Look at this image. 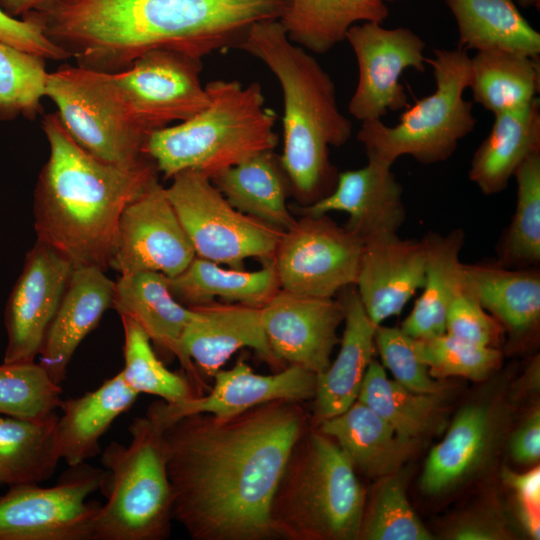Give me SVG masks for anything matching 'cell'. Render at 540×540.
<instances>
[{"label": "cell", "mask_w": 540, "mask_h": 540, "mask_svg": "<svg viewBox=\"0 0 540 540\" xmlns=\"http://www.w3.org/2000/svg\"><path fill=\"white\" fill-rule=\"evenodd\" d=\"M310 417L276 400L230 417L184 416L163 431L173 519L194 540H267L273 494Z\"/></svg>", "instance_id": "1"}, {"label": "cell", "mask_w": 540, "mask_h": 540, "mask_svg": "<svg viewBox=\"0 0 540 540\" xmlns=\"http://www.w3.org/2000/svg\"><path fill=\"white\" fill-rule=\"evenodd\" d=\"M288 0H49L25 16L76 64L117 73L153 49L196 58L238 48Z\"/></svg>", "instance_id": "2"}, {"label": "cell", "mask_w": 540, "mask_h": 540, "mask_svg": "<svg viewBox=\"0 0 540 540\" xmlns=\"http://www.w3.org/2000/svg\"><path fill=\"white\" fill-rule=\"evenodd\" d=\"M49 156L34 190V229L74 268H110L126 206L158 181L152 159L121 167L102 161L70 135L57 112L44 116Z\"/></svg>", "instance_id": "3"}, {"label": "cell", "mask_w": 540, "mask_h": 540, "mask_svg": "<svg viewBox=\"0 0 540 540\" xmlns=\"http://www.w3.org/2000/svg\"><path fill=\"white\" fill-rule=\"evenodd\" d=\"M238 49L263 62L283 95V149L280 164L299 200L311 204L335 187L338 172L330 147L352 135L351 121L340 111L335 84L316 58L293 43L278 20L253 25Z\"/></svg>", "instance_id": "4"}, {"label": "cell", "mask_w": 540, "mask_h": 540, "mask_svg": "<svg viewBox=\"0 0 540 540\" xmlns=\"http://www.w3.org/2000/svg\"><path fill=\"white\" fill-rule=\"evenodd\" d=\"M208 104L191 118L153 131L144 153L171 179L191 170L214 174L278 143L276 113L265 105L258 82L213 80L205 85Z\"/></svg>", "instance_id": "5"}, {"label": "cell", "mask_w": 540, "mask_h": 540, "mask_svg": "<svg viewBox=\"0 0 540 540\" xmlns=\"http://www.w3.org/2000/svg\"><path fill=\"white\" fill-rule=\"evenodd\" d=\"M365 502L366 491L350 460L309 423L281 474L269 522L275 538L356 540Z\"/></svg>", "instance_id": "6"}, {"label": "cell", "mask_w": 540, "mask_h": 540, "mask_svg": "<svg viewBox=\"0 0 540 540\" xmlns=\"http://www.w3.org/2000/svg\"><path fill=\"white\" fill-rule=\"evenodd\" d=\"M164 428L147 412L129 426L130 442H111L101 461L105 478L91 540H163L171 531L173 494Z\"/></svg>", "instance_id": "7"}, {"label": "cell", "mask_w": 540, "mask_h": 540, "mask_svg": "<svg viewBox=\"0 0 540 540\" xmlns=\"http://www.w3.org/2000/svg\"><path fill=\"white\" fill-rule=\"evenodd\" d=\"M427 64L435 79L433 93L405 108L394 126L381 119L361 122L357 139L368 160L392 167L399 157L408 155L423 165L440 163L474 130L472 102L464 98L471 69L467 50L435 49Z\"/></svg>", "instance_id": "8"}, {"label": "cell", "mask_w": 540, "mask_h": 540, "mask_svg": "<svg viewBox=\"0 0 540 540\" xmlns=\"http://www.w3.org/2000/svg\"><path fill=\"white\" fill-rule=\"evenodd\" d=\"M45 97L73 139L96 158L121 167L151 159L144 145L151 133L127 105L113 74L63 64L48 72Z\"/></svg>", "instance_id": "9"}, {"label": "cell", "mask_w": 540, "mask_h": 540, "mask_svg": "<svg viewBox=\"0 0 540 540\" xmlns=\"http://www.w3.org/2000/svg\"><path fill=\"white\" fill-rule=\"evenodd\" d=\"M171 180L165 192L196 256L235 269L249 258L273 261L283 231L234 208L205 174L186 170Z\"/></svg>", "instance_id": "10"}, {"label": "cell", "mask_w": 540, "mask_h": 540, "mask_svg": "<svg viewBox=\"0 0 540 540\" xmlns=\"http://www.w3.org/2000/svg\"><path fill=\"white\" fill-rule=\"evenodd\" d=\"M104 478L105 470L83 463L50 487H9L0 496V540H91L101 504L87 498Z\"/></svg>", "instance_id": "11"}, {"label": "cell", "mask_w": 540, "mask_h": 540, "mask_svg": "<svg viewBox=\"0 0 540 540\" xmlns=\"http://www.w3.org/2000/svg\"><path fill=\"white\" fill-rule=\"evenodd\" d=\"M364 242L327 215H303L283 231L273 263L280 289L334 298L355 285Z\"/></svg>", "instance_id": "12"}, {"label": "cell", "mask_w": 540, "mask_h": 540, "mask_svg": "<svg viewBox=\"0 0 540 540\" xmlns=\"http://www.w3.org/2000/svg\"><path fill=\"white\" fill-rule=\"evenodd\" d=\"M345 40L358 66V81L348 103L361 122L382 119L389 111L409 106L400 79L407 69L425 72L428 57L423 39L407 27L385 28L367 21L353 25Z\"/></svg>", "instance_id": "13"}, {"label": "cell", "mask_w": 540, "mask_h": 540, "mask_svg": "<svg viewBox=\"0 0 540 540\" xmlns=\"http://www.w3.org/2000/svg\"><path fill=\"white\" fill-rule=\"evenodd\" d=\"M200 58L153 49L112 73L127 105L149 133L185 121L208 104Z\"/></svg>", "instance_id": "14"}, {"label": "cell", "mask_w": 540, "mask_h": 540, "mask_svg": "<svg viewBox=\"0 0 540 540\" xmlns=\"http://www.w3.org/2000/svg\"><path fill=\"white\" fill-rule=\"evenodd\" d=\"M195 256L165 188L156 181L124 209L110 268L120 275L152 271L173 277Z\"/></svg>", "instance_id": "15"}, {"label": "cell", "mask_w": 540, "mask_h": 540, "mask_svg": "<svg viewBox=\"0 0 540 540\" xmlns=\"http://www.w3.org/2000/svg\"><path fill=\"white\" fill-rule=\"evenodd\" d=\"M73 265L36 240L26 253L4 310L7 345L3 362H32L73 272Z\"/></svg>", "instance_id": "16"}, {"label": "cell", "mask_w": 540, "mask_h": 540, "mask_svg": "<svg viewBox=\"0 0 540 540\" xmlns=\"http://www.w3.org/2000/svg\"><path fill=\"white\" fill-rule=\"evenodd\" d=\"M261 319L269 347L282 368L296 365L318 375L331 363L344 310L339 299L279 289L261 307Z\"/></svg>", "instance_id": "17"}, {"label": "cell", "mask_w": 540, "mask_h": 540, "mask_svg": "<svg viewBox=\"0 0 540 540\" xmlns=\"http://www.w3.org/2000/svg\"><path fill=\"white\" fill-rule=\"evenodd\" d=\"M213 378L214 386L208 393L171 404L155 401L147 413L165 429L195 413L230 417L276 400L302 403L314 398L316 388V374L296 365H288L272 375H261L239 361L231 369L218 370Z\"/></svg>", "instance_id": "18"}, {"label": "cell", "mask_w": 540, "mask_h": 540, "mask_svg": "<svg viewBox=\"0 0 540 540\" xmlns=\"http://www.w3.org/2000/svg\"><path fill=\"white\" fill-rule=\"evenodd\" d=\"M428 248L427 235L415 240L392 234L364 242L354 286L365 312L376 326L400 314L421 290Z\"/></svg>", "instance_id": "19"}, {"label": "cell", "mask_w": 540, "mask_h": 540, "mask_svg": "<svg viewBox=\"0 0 540 540\" xmlns=\"http://www.w3.org/2000/svg\"><path fill=\"white\" fill-rule=\"evenodd\" d=\"M332 211L345 212L344 227L363 242L397 234L406 218L402 185L392 167L368 160L362 168L339 172L328 195L301 208L308 216Z\"/></svg>", "instance_id": "20"}, {"label": "cell", "mask_w": 540, "mask_h": 540, "mask_svg": "<svg viewBox=\"0 0 540 540\" xmlns=\"http://www.w3.org/2000/svg\"><path fill=\"white\" fill-rule=\"evenodd\" d=\"M190 309L192 316L183 331L181 346L200 375L213 377L244 347L254 349L274 369H283L269 347L261 307L216 300Z\"/></svg>", "instance_id": "21"}, {"label": "cell", "mask_w": 540, "mask_h": 540, "mask_svg": "<svg viewBox=\"0 0 540 540\" xmlns=\"http://www.w3.org/2000/svg\"><path fill=\"white\" fill-rule=\"evenodd\" d=\"M115 282L98 267L74 268L45 333L39 364L60 384L81 342L112 307Z\"/></svg>", "instance_id": "22"}, {"label": "cell", "mask_w": 540, "mask_h": 540, "mask_svg": "<svg viewBox=\"0 0 540 540\" xmlns=\"http://www.w3.org/2000/svg\"><path fill=\"white\" fill-rule=\"evenodd\" d=\"M112 308L135 321L163 352L175 356L199 395L207 388L183 352L181 338L192 310L170 292L166 276L145 271L120 275L115 282Z\"/></svg>", "instance_id": "23"}, {"label": "cell", "mask_w": 540, "mask_h": 540, "mask_svg": "<svg viewBox=\"0 0 540 540\" xmlns=\"http://www.w3.org/2000/svg\"><path fill=\"white\" fill-rule=\"evenodd\" d=\"M344 331L333 362L316 375L313 414L310 425L347 410L358 398L368 365L374 359L376 325L370 320L354 285L341 290Z\"/></svg>", "instance_id": "24"}, {"label": "cell", "mask_w": 540, "mask_h": 540, "mask_svg": "<svg viewBox=\"0 0 540 540\" xmlns=\"http://www.w3.org/2000/svg\"><path fill=\"white\" fill-rule=\"evenodd\" d=\"M463 288L508 331L522 341L540 321V270L512 269L497 262L462 263Z\"/></svg>", "instance_id": "25"}, {"label": "cell", "mask_w": 540, "mask_h": 540, "mask_svg": "<svg viewBox=\"0 0 540 540\" xmlns=\"http://www.w3.org/2000/svg\"><path fill=\"white\" fill-rule=\"evenodd\" d=\"M138 395L119 371L93 391L62 399V414L56 424L60 458L74 467L99 454L100 438L114 420L130 409Z\"/></svg>", "instance_id": "26"}, {"label": "cell", "mask_w": 540, "mask_h": 540, "mask_svg": "<svg viewBox=\"0 0 540 540\" xmlns=\"http://www.w3.org/2000/svg\"><path fill=\"white\" fill-rule=\"evenodd\" d=\"M487 137L474 152L468 177L487 196L505 190L518 167L540 151V103L495 114Z\"/></svg>", "instance_id": "27"}, {"label": "cell", "mask_w": 540, "mask_h": 540, "mask_svg": "<svg viewBox=\"0 0 540 540\" xmlns=\"http://www.w3.org/2000/svg\"><path fill=\"white\" fill-rule=\"evenodd\" d=\"M210 179L240 212L281 231L295 223L286 203L290 184L273 151L256 154L217 172Z\"/></svg>", "instance_id": "28"}, {"label": "cell", "mask_w": 540, "mask_h": 540, "mask_svg": "<svg viewBox=\"0 0 540 540\" xmlns=\"http://www.w3.org/2000/svg\"><path fill=\"white\" fill-rule=\"evenodd\" d=\"M166 280L173 297L188 308L217 299L262 307L280 289L273 261L244 271L195 256L182 272Z\"/></svg>", "instance_id": "29"}, {"label": "cell", "mask_w": 540, "mask_h": 540, "mask_svg": "<svg viewBox=\"0 0 540 540\" xmlns=\"http://www.w3.org/2000/svg\"><path fill=\"white\" fill-rule=\"evenodd\" d=\"M316 427L338 444L356 472L368 476H385L394 472L406 459L412 446L400 439L386 421L358 400L344 412L322 421Z\"/></svg>", "instance_id": "30"}, {"label": "cell", "mask_w": 540, "mask_h": 540, "mask_svg": "<svg viewBox=\"0 0 540 540\" xmlns=\"http://www.w3.org/2000/svg\"><path fill=\"white\" fill-rule=\"evenodd\" d=\"M492 436L493 419L487 407L473 404L462 408L426 459L422 490L437 495L464 480L486 456Z\"/></svg>", "instance_id": "31"}, {"label": "cell", "mask_w": 540, "mask_h": 540, "mask_svg": "<svg viewBox=\"0 0 540 540\" xmlns=\"http://www.w3.org/2000/svg\"><path fill=\"white\" fill-rule=\"evenodd\" d=\"M429 248L421 295L400 328L414 339L445 333L449 306L462 286L460 252L465 233L456 228L446 235L427 234Z\"/></svg>", "instance_id": "32"}, {"label": "cell", "mask_w": 540, "mask_h": 540, "mask_svg": "<svg viewBox=\"0 0 540 540\" xmlns=\"http://www.w3.org/2000/svg\"><path fill=\"white\" fill-rule=\"evenodd\" d=\"M388 15L382 0H288L278 21L293 43L324 54L345 40L353 25L382 23Z\"/></svg>", "instance_id": "33"}, {"label": "cell", "mask_w": 540, "mask_h": 540, "mask_svg": "<svg viewBox=\"0 0 540 540\" xmlns=\"http://www.w3.org/2000/svg\"><path fill=\"white\" fill-rule=\"evenodd\" d=\"M459 34V47L502 49L540 55V33L520 13L514 0H445Z\"/></svg>", "instance_id": "34"}, {"label": "cell", "mask_w": 540, "mask_h": 540, "mask_svg": "<svg viewBox=\"0 0 540 540\" xmlns=\"http://www.w3.org/2000/svg\"><path fill=\"white\" fill-rule=\"evenodd\" d=\"M473 100L494 115L530 104L540 89L539 57L502 49L477 51L471 57Z\"/></svg>", "instance_id": "35"}, {"label": "cell", "mask_w": 540, "mask_h": 540, "mask_svg": "<svg viewBox=\"0 0 540 540\" xmlns=\"http://www.w3.org/2000/svg\"><path fill=\"white\" fill-rule=\"evenodd\" d=\"M57 419L56 412L36 420L0 415V485L38 484L54 474Z\"/></svg>", "instance_id": "36"}, {"label": "cell", "mask_w": 540, "mask_h": 540, "mask_svg": "<svg viewBox=\"0 0 540 540\" xmlns=\"http://www.w3.org/2000/svg\"><path fill=\"white\" fill-rule=\"evenodd\" d=\"M357 400L411 444L432 429L440 410V394L416 393L390 380L375 359L367 367Z\"/></svg>", "instance_id": "37"}, {"label": "cell", "mask_w": 540, "mask_h": 540, "mask_svg": "<svg viewBox=\"0 0 540 540\" xmlns=\"http://www.w3.org/2000/svg\"><path fill=\"white\" fill-rule=\"evenodd\" d=\"M514 178L516 207L497 243L496 262L512 269L537 267L540 263V151L523 161Z\"/></svg>", "instance_id": "38"}, {"label": "cell", "mask_w": 540, "mask_h": 540, "mask_svg": "<svg viewBox=\"0 0 540 540\" xmlns=\"http://www.w3.org/2000/svg\"><path fill=\"white\" fill-rule=\"evenodd\" d=\"M120 319L124 332V367L120 372L129 387L170 404L199 395L185 374L166 368L154 352L150 338L135 321L125 316Z\"/></svg>", "instance_id": "39"}, {"label": "cell", "mask_w": 540, "mask_h": 540, "mask_svg": "<svg viewBox=\"0 0 540 540\" xmlns=\"http://www.w3.org/2000/svg\"><path fill=\"white\" fill-rule=\"evenodd\" d=\"M431 533L411 507L399 477L388 474L365 502L359 537L364 540H430Z\"/></svg>", "instance_id": "40"}, {"label": "cell", "mask_w": 540, "mask_h": 540, "mask_svg": "<svg viewBox=\"0 0 540 540\" xmlns=\"http://www.w3.org/2000/svg\"><path fill=\"white\" fill-rule=\"evenodd\" d=\"M62 388L36 361L0 365V415L36 420L59 408Z\"/></svg>", "instance_id": "41"}, {"label": "cell", "mask_w": 540, "mask_h": 540, "mask_svg": "<svg viewBox=\"0 0 540 540\" xmlns=\"http://www.w3.org/2000/svg\"><path fill=\"white\" fill-rule=\"evenodd\" d=\"M45 61L0 41V119H33L42 111Z\"/></svg>", "instance_id": "42"}, {"label": "cell", "mask_w": 540, "mask_h": 540, "mask_svg": "<svg viewBox=\"0 0 540 540\" xmlns=\"http://www.w3.org/2000/svg\"><path fill=\"white\" fill-rule=\"evenodd\" d=\"M415 341L432 377L459 376L480 381L499 368L503 358L498 348L475 345L447 333Z\"/></svg>", "instance_id": "43"}, {"label": "cell", "mask_w": 540, "mask_h": 540, "mask_svg": "<svg viewBox=\"0 0 540 540\" xmlns=\"http://www.w3.org/2000/svg\"><path fill=\"white\" fill-rule=\"evenodd\" d=\"M375 348L381 364L405 388L421 394H440L441 385L433 379L427 365L421 360L414 338L400 327L378 325Z\"/></svg>", "instance_id": "44"}, {"label": "cell", "mask_w": 540, "mask_h": 540, "mask_svg": "<svg viewBox=\"0 0 540 540\" xmlns=\"http://www.w3.org/2000/svg\"><path fill=\"white\" fill-rule=\"evenodd\" d=\"M445 333L475 345L494 348H498L504 338L502 326L463 286L449 306Z\"/></svg>", "instance_id": "45"}, {"label": "cell", "mask_w": 540, "mask_h": 540, "mask_svg": "<svg viewBox=\"0 0 540 540\" xmlns=\"http://www.w3.org/2000/svg\"><path fill=\"white\" fill-rule=\"evenodd\" d=\"M0 41L45 60H67L70 57L55 45L41 26L28 16L17 19L0 7Z\"/></svg>", "instance_id": "46"}, {"label": "cell", "mask_w": 540, "mask_h": 540, "mask_svg": "<svg viewBox=\"0 0 540 540\" xmlns=\"http://www.w3.org/2000/svg\"><path fill=\"white\" fill-rule=\"evenodd\" d=\"M511 457L520 464H532L540 457V413L534 411L514 433L510 442Z\"/></svg>", "instance_id": "47"}, {"label": "cell", "mask_w": 540, "mask_h": 540, "mask_svg": "<svg viewBox=\"0 0 540 540\" xmlns=\"http://www.w3.org/2000/svg\"><path fill=\"white\" fill-rule=\"evenodd\" d=\"M456 540H498L508 535L496 520L485 517H471L455 524L448 533Z\"/></svg>", "instance_id": "48"}, {"label": "cell", "mask_w": 540, "mask_h": 540, "mask_svg": "<svg viewBox=\"0 0 540 540\" xmlns=\"http://www.w3.org/2000/svg\"><path fill=\"white\" fill-rule=\"evenodd\" d=\"M502 475L504 482L515 491L517 500L540 507V469L538 466L525 473L504 469Z\"/></svg>", "instance_id": "49"}, {"label": "cell", "mask_w": 540, "mask_h": 540, "mask_svg": "<svg viewBox=\"0 0 540 540\" xmlns=\"http://www.w3.org/2000/svg\"><path fill=\"white\" fill-rule=\"evenodd\" d=\"M539 508L517 500V514L522 527L534 539H539L540 517Z\"/></svg>", "instance_id": "50"}, {"label": "cell", "mask_w": 540, "mask_h": 540, "mask_svg": "<svg viewBox=\"0 0 540 540\" xmlns=\"http://www.w3.org/2000/svg\"><path fill=\"white\" fill-rule=\"evenodd\" d=\"M49 0H0V7L12 17H24L43 7Z\"/></svg>", "instance_id": "51"}, {"label": "cell", "mask_w": 540, "mask_h": 540, "mask_svg": "<svg viewBox=\"0 0 540 540\" xmlns=\"http://www.w3.org/2000/svg\"><path fill=\"white\" fill-rule=\"evenodd\" d=\"M514 2L524 8L535 7L537 10L540 9V0H514Z\"/></svg>", "instance_id": "52"}, {"label": "cell", "mask_w": 540, "mask_h": 540, "mask_svg": "<svg viewBox=\"0 0 540 540\" xmlns=\"http://www.w3.org/2000/svg\"><path fill=\"white\" fill-rule=\"evenodd\" d=\"M382 1H384V2L386 3V2H390V1H398V0H382Z\"/></svg>", "instance_id": "53"}]
</instances>
